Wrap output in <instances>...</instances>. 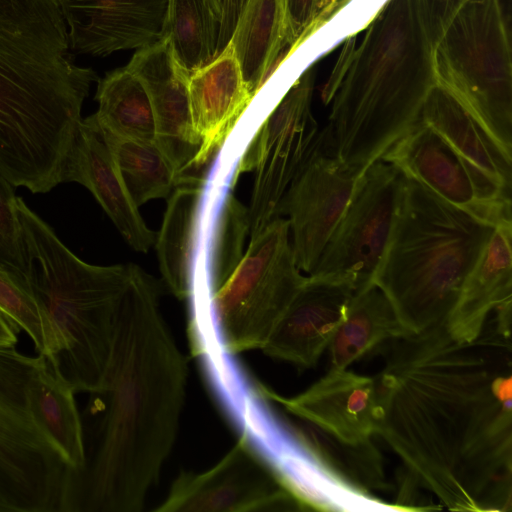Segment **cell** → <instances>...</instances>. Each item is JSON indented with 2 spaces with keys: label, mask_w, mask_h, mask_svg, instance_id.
Masks as SVG:
<instances>
[{
  "label": "cell",
  "mask_w": 512,
  "mask_h": 512,
  "mask_svg": "<svg viewBox=\"0 0 512 512\" xmlns=\"http://www.w3.org/2000/svg\"><path fill=\"white\" fill-rule=\"evenodd\" d=\"M391 342L377 434L441 506L511 511L510 339L494 329L462 343L440 325Z\"/></svg>",
  "instance_id": "1"
},
{
  "label": "cell",
  "mask_w": 512,
  "mask_h": 512,
  "mask_svg": "<svg viewBox=\"0 0 512 512\" xmlns=\"http://www.w3.org/2000/svg\"><path fill=\"white\" fill-rule=\"evenodd\" d=\"M188 366L156 280L130 263L110 365L81 413L85 461L66 470L59 512H138L174 445Z\"/></svg>",
  "instance_id": "2"
},
{
  "label": "cell",
  "mask_w": 512,
  "mask_h": 512,
  "mask_svg": "<svg viewBox=\"0 0 512 512\" xmlns=\"http://www.w3.org/2000/svg\"><path fill=\"white\" fill-rule=\"evenodd\" d=\"M98 80L74 61L59 0H0V173L14 187L62 183Z\"/></svg>",
  "instance_id": "3"
},
{
  "label": "cell",
  "mask_w": 512,
  "mask_h": 512,
  "mask_svg": "<svg viewBox=\"0 0 512 512\" xmlns=\"http://www.w3.org/2000/svg\"><path fill=\"white\" fill-rule=\"evenodd\" d=\"M326 87L331 102L324 150L361 174L418 121L437 83L434 47L414 0H388Z\"/></svg>",
  "instance_id": "4"
},
{
  "label": "cell",
  "mask_w": 512,
  "mask_h": 512,
  "mask_svg": "<svg viewBox=\"0 0 512 512\" xmlns=\"http://www.w3.org/2000/svg\"><path fill=\"white\" fill-rule=\"evenodd\" d=\"M25 280L52 325L51 368L77 393L105 380L129 264L91 265L74 255L54 229L18 197Z\"/></svg>",
  "instance_id": "5"
},
{
  "label": "cell",
  "mask_w": 512,
  "mask_h": 512,
  "mask_svg": "<svg viewBox=\"0 0 512 512\" xmlns=\"http://www.w3.org/2000/svg\"><path fill=\"white\" fill-rule=\"evenodd\" d=\"M495 225L405 176L376 284L411 334L445 325Z\"/></svg>",
  "instance_id": "6"
},
{
  "label": "cell",
  "mask_w": 512,
  "mask_h": 512,
  "mask_svg": "<svg viewBox=\"0 0 512 512\" xmlns=\"http://www.w3.org/2000/svg\"><path fill=\"white\" fill-rule=\"evenodd\" d=\"M437 81L512 153V61L503 0H467L434 46Z\"/></svg>",
  "instance_id": "7"
},
{
  "label": "cell",
  "mask_w": 512,
  "mask_h": 512,
  "mask_svg": "<svg viewBox=\"0 0 512 512\" xmlns=\"http://www.w3.org/2000/svg\"><path fill=\"white\" fill-rule=\"evenodd\" d=\"M305 280L295 262L288 220L278 217L250 239L240 263L211 294L222 348L228 354L261 350Z\"/></svg>",
  "instance_id": "8"
},
{
  "label": "cell",
  "mask_w": 512,
  "mask_h": 512,
  "mask_svg": "<svg viewBox=\"0 0 512 512\" xmlns=\"http://www.w3.org/2000/svg\"><path fill=\"white\" fill-rule=\"evenodd\" d=\"M40 360L0 347V512H59L67 466L29 403Z\"/></svg>",
  "instance_id": "9"
},
{
  "label": "cell",
  "mask_w": 512,
  "mask_h": 512,
  "mask_svg": "<svg viewBox=\"0 0 512 512\" xmlns=\"http://www.w3.org/2000/svg\"><path fill=\"white\" fill-rule=\"evenodd\" d=\"M313 73L307 70L292 85L253 135L235 173L253 172L248 207L249 236H257L281 217L290 185L322 142L311 112Z\"/></svg>",
  "instance_id": "10"
},
{
  "label": "cell",
  "mask_w": 512,
  "mask_h": 512,
  "mask_svg": "<svg viewBox=\"0 0 512 512\" xmlns=\"http://www.w3.org/2000/svg\"><path fill=\"white\" fill-rule=\"evenodd\" d=\"M404 183L405 175L393 164L379 159L369 165L307 276L345 283L354 292L373 284L393 232Z\"/></svg>",
  "instance_id": "11"
},
{
  "label": "cell",
  "mask_w": 512,
  "mask_h": 512,
  "mask_svg": "<svg viewBox=\"0 0 512 512\" xmlns=\"http://www.w3.org/2000/svg\"><path fill=\"white\" fill-rule=\"evenodd\" d=\"M297 500L253 446L241 436L202 473L181 472L157 512L291 511Z\"/></svg>",
  "instance_id": "12"
},
{
  "label": "cell",
  "mask_w": 512,
  "mask_h": 512,
  "mask_svg": "<svg viewBox=\"0 0 512 512\" xmlns=\"http://www.w3.org/2000/svg\"><path fill=\"white\" fill-rule=\"evenodd\" d=\"M380 159L458 208L494 225L511 221V193L469 164L420 120Z\"/></svg>",
  "instance_id": "13"
},
{
  "label": "cell",
  "mask_w": 512,
  "mask_h": 512,
  "mask_svg": "<svg viewBox=\"0 0 512 512\" xmlns=\"http://www.w3.org/2000/svg\"><path fill=\"white\" fill-rule=\"evenodd\" d=\"M360 175L329 155L321 142L290 185L281 215L287 216L291 246L301 272L309 275L313 271Z\"/></svg>",
  "instance_id": "14"
},
{
  "label": "cell",
  "mask_w": 512,
  "mask_h": 512,
  "mask_svg": "<svg viewBox=\"0 0 512 512\" xmlns=\"http://www.w3.org/2000/svg\"><path fill=\"white\" fill-rule=\"evenodd\" d=\"M257 393L349 445L371 441L381 420L375 377L359 375L347 368H331L308 389L291 398L262 385L257 386Z\"/></svg>",
  "instance_id": "15"
},
{
  "label": "cell",
  "mask_w": 512,
  "mask_h": 512,
  "mask_svg": "<svg viewBox=\"0 0 512 512\" xmlns=\"http://www.w3.org/2000/svg\"><path fill=\"white\" fill-rule=\"evenodd\" d=\"M144 85L153 110L155 142L179 175L192 167L200 143L194 133L189 76L169 40L138 49L126 66Z\"/></svg>",
  "instance_id": "16"
},
{
  "label": "cell",
  "mask_w": 512,
  "mask_h": 512,
  "mask_svg": "<svg viewBox=\"0 0 512 512\" xmlns=\"http://www.w3.org/2000/svg\"><path fill=\"white\" fill-rule=\"evenodd\" d=\"M70 49L107 56L164 38L169 0H59Z\"/></svg>",
  "instance_id": "17"
},
{
  "label": "cell",
  "mask_w": 512,
  "mask_h": 512,
  "mask_svg": "<svg viewBox=\"0 0 512 512\" xmlns=\"http://www.w3.org/2000/svg\"><path fill=\"white\" fill-rule=\"evenodd\" d=\"M353 294L345 283L306 276L261 350L300 367L314 366L329 347Z\"/></svg>",
  "instance_id": "18"
},
{
  "label": "cell",
  "mask_w": 512,
  "mask_h": 512,
  "mask_svg": "<svg viewBox=\"0 0 512 512\" xmlns=\"http://www.w3.org/2000/svg\"><path fill=\"white\" fill-rule=\"evenodd\" d=\"M63 182L85 186L134 250L145 253L155 244L156 234L147 227L128 192L94 114L82 118L78 125Z\"/></svg>",
  "instance_id": "19"
},
{
  "label": "cell",
  "mask_w": 512,
  "mask_h": 512,
  "mask_svg": "<svg viewBox=\"0 0 512 512\" xmlns=\"http://www.w3.org/2000/svg\"><path fill=\"white\" fill-rule=\"evenodd\" d=\"M188 90L192 126L200 143L192 167L199 168L223 146L254 96L230 42L190 73Z\"/></svg>",
  "instance_id": "20"
},
{
  "label": "cell",
  "mask_w": 512,
  "mask_h": 512,
  "mask_svg": "<svg viewBox=\"0 0 512 512\" xmlns=\"http://www.w3.org/2000/svg\"><path fill=\"white\" fill-rule=\"evenodd\" d=\"M512 300V224L503 221L494 230L465 280L445 328L458 342L476 340L489 314Z\"/></svg>",
  "instance_id": "21"
},
{
  "label": "cell",
  "mask_w": 512,
  "mask_h": 512,
  "mask_svg": "<svg viewBox=\"0 0 512 512\" xmlns=\"http://www.w3.org/2000/svg\"><path fill=\"white\" fill-rule=\"evenodd\" d=\"M418 120L431 126L469 164L511 193L512 153L447 87L437 81L425 99Z\"/></svg>",
  "instance_id": "22"
},
{
  "label": "cell",
  "mask_w": 512,
  "mask_h": 512,
  "mask_svg": "<svg viewBox=\"0 0 512 512\" xmlns=\"http://www.w3.org/2000/svg\"><path fill=\"white\" fill-rule=\"evenodd\" d=\"M205 194L203 179L183 175L167 197V208L155 245L161 274L179 299L189 298Z\"/></svg>",
  "instance_id": "23"
},
{
  "label": "cell",
  "mask_w": 512,
  "mask_h": 512,
  "mask_svg": "<svg viewBox=\"0 0 512 512\" xmlns=\"http://www.w3.org/2000/svg\"><path fill=\"white\" fill-rule=\"evenodd\" d=\"M285 33L284 0H246L229 42L254 97L291 51Z\"/></svg>",
  "instance_id": "24"
},
{
  "label": "cell",
  "mask_w": 512,
  "mask_h": 512,
  "mask_svg": "<svg viewBox=\"0 0 512 512\" xmlns=\"http://www.w3.org/2000/svg\"><path fill=\"white\" fill-rule=\"evenodd\" d=\"M36 367L28 388L35 421L61 454L68 471L85 461L83 424L72 386L61 378L45 357Z\"/></svg>",
  "instance_id": "25"
},
{
  "label": "cell",
  "mask_w": 512,
  "mask_h": 512,
  "mask_svg": "<svg viewBox=\"0 0 512 512\" xmlns=\"http://www.w3.org/2000/svg\"><path fill=\"white\" fill-rule=\"evenodd\" d=\"M411 333L376 285L354 292L330 344L331 368H347L383 342Z\"/></svg>",
  "instance_id": "26"
},
{
  "label": "cell",
  "mask_w": 512,
  "mask_h": 512,
  "mask_svg": "<svg viewBox=\"0 0 512 512\" xmlns=\"http://www.w3.org/2000/svg\"><path fill=\"white\" fill-rule=\"evenodd\" d=\"M247 235V207L227 192L220 200L205 196L198 251L205 257L211 294L240 263Z\"/></svg>",
  "instance_id": "27"
},
{
  "label": "cell",
  "mask_w": 512,
  "mask_h": 512,
  "mask_svg": "<svg viewBox=\"0 0 512 512\" xmlns=\"http://www.w3.org/2000/svg\"><path fill=\"white\" fill-rule=\"evenodd\" d=\"M94 114L100 127L114 135L155 141L154 114L142 82L126 66L105 74L97 82Z\"/></svg>",
  "instance_id": "28"
},
{
  "label": "cell",
  "mask_w": 512,
  "mask_h": 512,
  "mask_svg": "<svg viewBox=\"0 0 512 512\" xmlns=\"http://www.w3.org/2000/svg\"><path fill=\"white\" fill-rule=\"evenodd\" d=\"M103 133L126 188L138 207L171 194L183 175L178 174L155 141L120 137L104 130Z\"/></svg>",
  "instance_id": "29"
},
{
  "label": "cell",
  "mask_w": 512,
  "mask_h": 512,
  "mask_svg": "<svg viewBox=\"0 0 512 512\" xmlns=\"http://www.w3.org/2000/svg\"><path fill=\"white\" fill-rule=\"evenodd\" d=\"M292 431L345 481L366 492L387 489L381 457L372 440L345 444L301 419Z\"/></svg>",
  "instance_id": "30"
},
{
  "label": "cell",
  "mask_w": 512,
  "mask_h": 512,
  "mask_svg": "<svg viewBox=\"0 0 512 512\" xmlns=\"http://www.w3.org/2000/svg\"><path fill=\"white\" fill-rule=\"evenodd\" d=\"M218 30L219 22L205 0H169L164 37L189 73L213 60Z\"/></svg>",
  "instance_id": "31"
},
{
  "label": "cell",
  "mask_w": 512,
  "mask_h": 512,
  "mask_svg": "<svg viewBox=\"0 0 512 512\" xmlns=\"http://www.w3.org/2000/svg\"><path fill=\"white\" fill-rule=\"evenodd\" d=\"M0 310L24 330L38 355L50 360L55 350L53 328L25 279L0 265Z\"/></svg>",
  "instance_id": "32"
},
{
  "label": "cell",
  "mask_w": 512,
  "mask_h": 512,
  "mask_svg": "<svg viewBox=\"0 0 512 512\" xmlns=\"http://www.w3.org/2000/svg\"><path fill=\"white\" fill-rule=\"evenodd\" d=\"M14 186L0 173V265L25 279V260Z\"/></svg>",
  "instance_id": "33"
},
{
  "label": "cell",
  "mask_w": 512,
  "mask_h": 512,
  "mask_svg": "<svg viewBox=\"0 0 512 512\" xmlns=\"http://www.w3.org/2000/svg\"><path fill=\"white\" fill-rule=\"evenodd\" d=\"M286 43L292 50L321 26L320 0H284Z\"/></svg>",
  "instance_id": "34"
},
{
  "label": "cell",
  "mask_w": 512,
  "mask_h": 512,
  "mask_svg": "<svg viewBox=\"0 0 512 512\" xmlns=\"http://www.w3.org/2000/svg\"><path fill=\"white\" fill-rule=\"evenodd\" d=\"M467 0H414L421 26L434 47Z\"/></svg>",
  "instance_id": "35"
},
{
  "label": "cell",
  "mask_w": 512,
  "mask_h": 512,
  "mask_svg": "<svg viewBox=\"0 0 512 512\" xmlns=\"http://www.w3.org/2000/svg\"><path fill=\"white\" fill-rule=\"evenodd\" d=\"M215 18L225 28H233L246 0H205Z\"/></svg>",
  "instance_id": "36"
},
{
  "label": "cell",
  "mask_w": 512,
  "mask_h": 512,
  "mask_svg": "<svg viewBox=\"0 0 512 512\" xmlns=\"http://www.w3.org/2000/svg\"><path fill=\"white\" fill-rule=\"evenodd\" d=\"M19 331L18 325L0 310V347H15Z\"/></svg>",
  "instance_id": "37"
},
{
  "label": "cell",
  "mask_w": 512,
  "mask_h": 512,
  "mask_svg": "<svg viewBox=\"0 0 512 512\" xmlns=\"http://www.w3.org/2000/svg\"><path fill=\"white\" fill-rule=\"evenodd\" d=\"M349 0H320L321 26L329 21Z\"/></svg>",
  "instance_id": "38"
}]
</instances>
